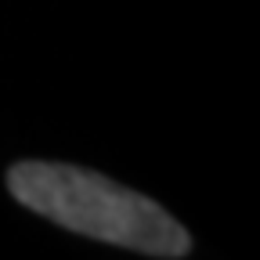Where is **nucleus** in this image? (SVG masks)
<instances>
[{
    "mask_svg": "<svg viewBox=\"0 0 260 260\" xmlns=\"http://www.w3.org/2000/svg\"><path fill=\"white\" fill-rule=\"evenodd\" d=\"M11 195L76 235L123 246L145 256H184L191 239L152 199L94 170L65 162H18L8 170Z\"/></svg>",
    "mask_w": 260,
    "mask_h": 260,
    "instance_id": "nucleus-1",
    "label": "nucleus"
}]
</instances>
